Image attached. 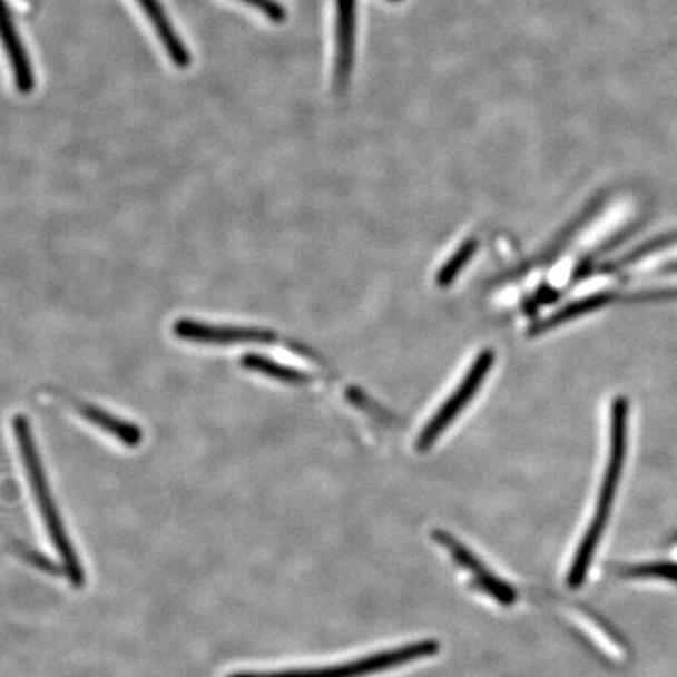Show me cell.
Here are the masks:
<instances>
[{"mask_svg": "<svg viewBox=\"0 0 677 677\" xmlns=\"http://www.w3.org/2000/svg\"><path fill=\"white\" fill-rule=\"evenodd\" d=\"M173 334L183 341L204 345L272 344L275 334L268 330L244 326L209 325V323L180 318L173 325Z\"/></svg>", "mask_w": 677, "mask_h": 677, "instance_id": "5b68a950", "label": "cell"}, {"mask_svg": "<svg viewBox=\"0 0 677 677\" xmlns=\"http://www.w3.org/2000/svg\"><path fill=\"white\" fill-rule=\"evenodd\" d=\"M673 259H677V246H675V248L667 249L665 253H656L653 254V256L645 257L641 263L635 265V271H651V268L659 267V265L668 263V261Z\"/></svg>", "mask_w": 677, "mask_h": 677, "instance_id": "9a60e30c", "label": "cell"}, {"mask_svg": "<svg viewBox=\"0 0 677 677\" xmlns=\"http://www.w3.org/2000/svg\"><path fill=\"white\" fill-rule=\"evenodd\" d=\"M433 537L434 540L441 542V544L449 550L450 556H452L453 559L461 565V567L472 572L477 588H480V590L487 592V595H490L491 598H494L500 606L510 607L517 602V590H514L511 585L503 582V580H500L499 577L492 575L490 569L484 567L482 561L477 559L474 553L465 548V546L461 544L460 541L455 540L453 537H450L449 533L440 532V530L433 532Z\"/></svg>", "mask_w": 677, "mask_h": 677, "instance_id": "8992f818", "label": "cell"}, {"mask_svg": "<svg viewBox=\"0 0 677 677\" xmlns=\"http://www.w3.org/2000/svg\"><path fill=\"white\" fill-rule=\"evenodd\" d=\"M242 365H244L246 371L263 373L268 379L281 381V383L295 384V386L310 383L311 381V376L307 373L276 363V361L267 356L245 355L242 357Z\"/></svg>", "mask_w": 677, "mask_h": 677, "instance_id": "8fae6325", "label": "cell"}, {"mask_svg": "<svg viewBox=\"0 0 677 677\" xmlns=\"http://www.w3.org/2000/svg\"><path fill=\"white\" fill-rule=\"evenodd\" d=\"M77 410H79L85 421L94 423L102 432L117 438L126 448H137V445L141 444V440H144V433H141L136 423L122 421L117 415L107 413L102 408L88 405V403H79Z\"/></svg>", "mask_w": 677, "mask_h": 677, "instance_id": "9c48e42d", "label": "cell"}, {"mask_svg": "<svg viewBox=\"0 0 677 677\" xmlns=\"http://www.w3.org/2000/svg\"><path fill=\"white\" fill-rule=\"evenodd\" d=\"M440 649V645L433 640L421 641V644L403 646L376 654V656L365 657L341 667L318 668V669H288V671L276 673H234L228 677H363L373 673L384 671L400 667L411 660L423 659V657L434 656Z\"/></svg>", "mask_w": 677, "mask_h": 677, "instance_id": "3957f363", "label": "cell"}, {"mask_svg": "<svg viewBox=\"0 0 677 677\" xmlns=\"http://www.w3.org/2000/svg\"><path fill=\"white\" fill-rule=\"evenodd\" d=\"M626 448V410L625 403L619 402L611 410L610 425V457L609 465H607L606 479H604L601 496H599L598 507H596L595 519L590 524V529L585 533L582 544L577 549V556L572 561V567L569 569L568 583L572 588L580 587L587 577L588 568H590L592 557H595L596 548L604 529H606L607 519H609L611 500L617 492L619 475H621L622 460H625Z\"/></svg>", "mask_w": 677, "mask_h": 677, "instance_id": "7a4b0ae2", "label": "cell"}, {"mask_svg": "<svg viewBox=\"0 0 677 677\" xmlns=\"http://www.w3.org/2000/svg\"><path fill=\"white\" fill-rule=\"evenodd\" d=\"M0 41L3 42L7 56H9L11 68L14 72V82L21 94H30L35 87L33 71L30 67L29 57L26 48L19 40L17 29L11 21L10 11L6 2L0 0Z\"/></svg>", "mask_w": 677, "mask_h": 677, "instance_id": "ba28073f", "label": "cell"}, {"mask_svg": "<svg viewBox=\"0 0 677 677\" xmlns=\"http://www.w3.org/2000/svg\"><path fill=\"white\" fill-rule=\"evenodd\" d=\"M496 363V353L492 349L483 350L479 356L475 357L469 372L465 373L464 380L458 384L457 391L448 400L444 405L438 410V413L433 415L432 421L426 423L425 429L422 430L421 436H419L418 448L425 452L432 448L438 438L441 436L445 430L449 429L450 423L455 421L461 411L471 403V400L475 398L477 392L480 391L484 380H487L488 373L491 372L492 365Z\"/></svg>", "mask_w": 677, "mask_h": 677, "instance_id": "277c9868", "label": "cell"}, {"mask_svg": "<svg viewBox=\"0 0 677 677\" xmlns=\"http://www.w3.org/2000/svg\"><path fill=\"white\" fill-rule=\"evenodd\" d=\"M630 204L626 202L617 203L606 215L596 223L591 229V236L588 238V245H596L604 237L609 236L615 229H618L627 220L630 215Z\"/></svg>", "mask_w": 677, "mask_h": 677, "instance_id": "4fadbf2b", "label": "cell"}, {"mask_svg": "<svg viewBox=\"0 0 677 677\" xmlns=\"http://www.w3.org/2000/svg\"><path fill=\"white\" fill-rule=\"evenodd\" d=\"M479 249V241L477 238L471 237L469 241L463 242L455 253L452 254V257L442 265L440 272L436 275V284L441 287H448L460 276V273L463 272L465 265L471 263L472 257Z\"/></svg>", "mask_w": 677, "mask_h": 677, "instance_id": "7c38bea8", "label": "cell"}, {"mask_svg": "<svg viewBox=\"0 0 677 677\" xmlns=\"http://www.w3.org/2000/svg\"><path fill=\"white\" fill-rule=\"evenodd\" d=\"M634 287H677V275L660 276L656 279H645L641 283L634 284Z\"/></svg>", "mask_w": 677, "mask_h": 677, "instance_id": "2e32d148", "label": "cell"}, {"mask_svg": "<svg viewBox=\"0 0 677 677\" xmlns=\"http://www.w3.org/2000/svg\"><path fill=\"white\" fill-rule=\"evenodd\" d=\"M336 22V61H334V88L337 94L347 88L350 72L353 69V49H355L356 2L337 0Z\"/></svg>", "mask_w": 677, "mask_h": 677, "instance_id": "52a82bcc", "label": "cell"}, {"mask_svg": "<svg viewBox=\"0 0 677 677\" xmlns=\"http://www.w3.org/2000/svg\"><path fill=\"white\" fill-rule=\"evenodd\" d=\"M13 430L19 453H21L22 463H24L27 475H29V483L32 487L35 499H37V506L40 507L46 530H48L53 548L63 561V568L69 580L76 587H80L85 580L84 568L80 565L79 557H77L76 549L69 541L59 508L53 502L52 492L49 490L48 479H46L45 469H42L41 458L38 455L37 445H35L29 419L22 414L17 415L13 419Z\"/></svg>", "mask_w": 677, "mask_h": 677, "instance_id": "6da1fadb", "label": "cell"}, {"mask_svg": "<svg viewBox=\"0 0 677 677\" xmlns=\"http://www.w3.org/2000/svg\"><path fill=\"white\" fill-rule=\"evenodd\" d=\"M141 9L145 10L146 17L151 19L154 29L165 48H167L168 56L175 61L176 67L186 68L190 65V53L187 52L186 46L179 40L178 33L173 29L171 22L165 14V10L161 9L159 0H138Z\"/></svg>", "mask_w": 677, "mask_h": 677, "instance_id": "30bf717a", "label": "cell"}, {"mask_svg": "<svg viewBox=\"0 0 677 677\" xmlns=\"http://www.w3.org/2000/svg\"><path fill=\"white\" fill-rule=\"evenodd\" d=\"M241 2L263 11L265 17L271 18L272 21L281 22L286 19V11L275 0H241Z\"/></svg>", "mask_w": 677, "mask_h": 677, "instance_id": "5bb4252c", "label": "cell"}]
</instances>
